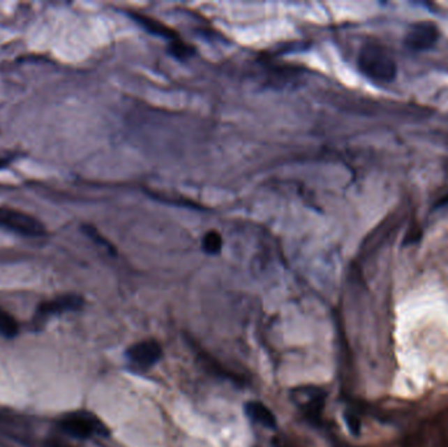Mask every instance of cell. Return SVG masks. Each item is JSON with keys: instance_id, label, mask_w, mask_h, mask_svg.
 <instances>
[{"instance_id": "1", "label": "cell", "mask_w": 448, "mask_h": 447, "mask_svg": "<svg viewBox=\"0 0 448 447\" xmlns=\"http://www.w3.org/2000/svg\"><path fill=\"white\" fill-rule=\"evenodd\" d=\"M358 66L363 74L375 82H391L397 73L394 57L380 43H364L358 57Z\"/></svg>"}, {"instance_id": "2", "label": "cell", "mask_w": 448, "mask_h": 447, "mask_svg": "<svg viewBox=\"0 0 448 447\" xmlns=\"http://www.w3.org/2000/svg\"><path fill=\"white\" fill-rule=\"evenodd\" d=\"M59 426L66 434L77 439H89L107 434L104 424H101L96 416L88 412H74L64 416L59 421Z\"/></svg>"}, {"instance_id": "3", "label": "cell", "mask_w": 448, "mask_h": 447, "mask_svg": "<svg viewBox=\"0 0 448 447\" xmlns=\"http://www.w3.org/2000/svg\"><path fill=\"white\" fill-rule=\"evenodd\" d=\"M0 226L12 233L29 237H38L46 233L43 224L32 215L7 207H0Z\"/></svg>"}, {"instance_id": "4", "label": "cell", "mask_w": 448, "mask_h": 447, "mask_svg": "<svg viewBox=\"0 0 448 447\" xmlns=\"http://www.w3.org/2000/svg\"><path fill=\"white\" fill-rule=\"evenodd\" d=\"M161 356V346L154 340L139 341L126 351L128 361L139 369H151L160 361Z\"/></svg>"}, {"instance_id": "5", "label": "cell", "mask_w": 448, "mask_h": 447, "mask_svg": "<svg viewBox=\"0 0 448 447\" xmlns=\"http://www.w3.org/2000/svg\"><path fill=\"white\" fill-rule=\"evenodd\" d=\"M439 38V31L431 22H418L406 33L405 45L412 50H427L433 47Z\"/></svg>"}, {"instance_id": "6", "label": "cell", "mask_w": 448, "mask_h": 447, "mask_svg": "<svg viewBox=\"0 0 448 447\" xmlns=\"http://www.w3.org/2000/svg\"><path fill=\"white\" fill-rule=\"evenodd\" d=\"M83 303H84V300L79 295H75V294L62 295V297L41 303L37 309L36 318L40 321L41 320L43 321L54 315H61V314L70 312V311H77L83 307Z\"/></svg>"}, {"instance_id": "7", "label": "cell", "mask_w": 448, "mask_h": 447, "mask_svg": "<svg viewBox=\"0 0 448 447\" xmlns=\"http://www.w3.org/2000/svg\"><path fill=\"white\" fill-rule=\"evenodd\" d=\"M246 415L253 421L267 429L277 427V418L274 413L267 408V405L261 402H248L244 405Z\"/></svg>"}, {"instance_id": "8", "label": "cell", "mask_w": 448, "mask_h": 447, "mask_svg": "<svg viewBox=\"0 0 448 447\" xmlns=\"http://www.w3.org/2000/svg\"><path fill=\"white\" fill-rule=\"evenodd\" d=\"M134 17H135V19L138 20L139 24H140L144 29H147L149 33L159 34V36L164 37V38H170L171 41L177 40V34L173 32L172 29H170L168 27H165L164 24H160V22H156V20H154V19H149V17H144V16H142V15H135Z\"/></svg>"}, {"instance_id": "9", "label": "cell", "mask_w": 448, "mask_h": 447, "mask_svg": "<svg viewBox=\"0 0 448 447\" xmlns=\"http://www.w3.org/2000/svg\"><path fill=\"white\" fill-rule=\"evenodd\" d=\"M223 248V237L216 230H210L202 239V249L207 255H218Z\"/></svg>"}, {"instance_id": "10", "label": "cell", "mask_w": 448, "mask_h": 447, "mask_svg": "<svg viewBox=\"0 0 448 447\" xmlns=\"http://www.w3.org/2000/svg\"><path fill=\"white\" fill-rule=\"evenodd\" d=\"M0 335L6 339H13L19 335V324L7 311L0 309Z\"/></svg>"}, {"instance_id": "11", "label": "cell", "mask_w": 448, "mask_h": 447, "mask_svg": "<svg viewBox=\"0 0 448 447\" xmlns=\"http://www.w3.org/2000/svg\"><path fill=\"white\" fill-rule=\"evenodd\" d=\"M193 52H194V49L191 45H188L184 41H180L179 38L171 43V54L173 57H176L177 59H180V61H185V59L191 58L194 54Z\"/></svg>"}, {"instance_id": "12", "label": "cell", "mask_w": 448, "mask_h": 447, "mask_svg": "<svg viewBox=\"0 0 448 447\" xmlns=\"http://www.w3.org/2000/svg\"><path fill=\"white\" fill-rule=\"evenodd\" d=\"M7 163H8L7 160H0V167H4Z\"/></svg>"}]
</instances>
